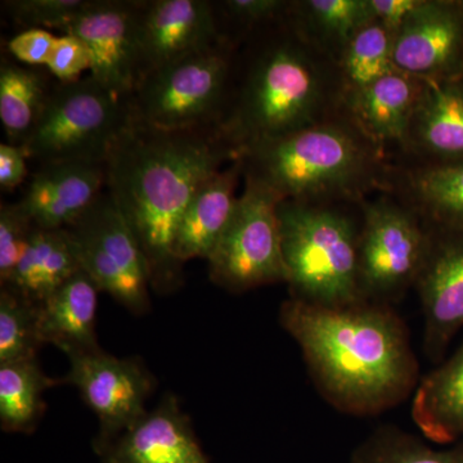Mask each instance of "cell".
<instances>
[{
    "label": "cell",
    "mask_w": 463,
    "mask_h": 463,
    "mask_svg": "<svg viewBox=\"0 0 463 463\" xmlns=\"http://www.w3.org/2000/svg\"><path fill=\"white\" fill-rule=\"evenodd\" d=\"M132 118V99H121L90 75L71 83L56 81L24 147L38 165L63 161L106 163Z\"/></svg>",
    "instance_id": "cell-6"
},
{
    "label": "cell",
    "mask_w": 463,
    "mask_h": 463,
    "mask_svg": "<svg viewBox=\"0 0 463 463\" xmlns=\"http://www.w3.org/2000/svg\"><path fill=\"white\" fill-rule=\"evenodd\" d=\"M88 5V0H7L2 3L9 20L20 32L60 29Z\"/></svg>",
    "instance_id": "cell-32"
},
{
    "label": "cell",
    "mask_w": 463,
    "mask_h": 463,
    "mask_svg": "<svg viewBox=\"0 0 463 463\" xmlns=\"http://www.w3.org/2000/svg\"><path fill=\"white\" fill-rule=\"evenodd\" d=\"M236 160L218 127L163 130L133 118L116 139L106 158V190L138 241L157 294H172L184 282L173 245L192 197Z\"/></svg>",
    "instance_id": "cell-1"
},
{
    "label": "cell",
    "mask_w": 463,
    "mask_h": 463,
    "mask_svg": "<svg viewBox=\"0 0 463 463\" xmlns=\"http://www.w3.org/2000/svg\"><path fill=\"white\" fill-rule=\"evenodd\" d=\"M81 270L65 230L33 228L7 288L42 306L58 288Z\"/></svg>",
    "instance_id": "cell-24"
},
{
    "label": "cell",
    "mask_w": 463,
    "mask_h": 463,
    "mask_svg": "<svg viewBox=\"0 0 463 463\" xmlns=\"http://www.w3.org/2000/svg\"><path fill=\"white\" fill-rule=\"evenodd\" d=\"M47 70L60 83H71L83 78L84 71H90V50L76 36L61 33L52 51Z\"/></svg>",
    "instance_id": "cell-34"
},
{
    "label": "cell",
    "mask_w": 463,
    "mask_h": 463,
    "mask_svg": "<svg viewBox=\"0 0 463 463\" xmlns=\"http://www.w3.org/2000/svg\"><path fill=\"white\" fill-rule=\"evenodd\" d=\"M431 228L403 201H362L358 288L364 303L390 306L416 286L428 258Z\"/></svg>",
    "instance_id": "cell-8"
},
{
    "label": "cell",
    "mask_w": 463,
    "mask_h": 463,
    "mask_svg": "<svg viewBox=\"0 0 463 463\" xmlns=\"http://www.w3.org/2000/svg\"><path fill=\"white\" fill-rule=\"evenodd\" d=\"M219 36L240 47L251 33L288 14V0H213Z\"/></svg>",
    "instance_id": "cell-31"
},
{
    "label": "cell",
    "mask_w": 463,
    "mask_h": 463,
    "mask_svg": "<svg viewBox=\"0 0 463 463\" xmlns=\"http://www.w3.org/2000/svg\"><path fill=\"white\" fill-rule=\"evenodd\" d=\"M403 151L419 163L463 160V78L423 80Z\"/></svg>",
    "instance_id": "cell-18"
},
{
    "label": "cell",
    "mask_w": 463,
    "mask_h": 463,
    "mask_svg": "<svg viewBox=\"0 0 463 463\" xmlns=\"http://www.w3.org/2000/svg\"><path fill=\"white\" fill-rule=\"evenodd\" d=\"M35 228L21 206L2 203L0 206V283L5 285L16 269Z\"/></svg>",
    "instance_id": "cell-33"
},
{
    "label": "cell",
    "mask_w": 463,
    "mask_h": 463,
    "mask_svg": "<svg viewBox=\"0 0 463 463\" xmlns=\"http://www.w3.org/2000/svg\"><path fill=\"white\" fill-rule=\"evenodd\" d=\"M344 99L398 72L392 62V33L380 21L365 24L337 63Z\"/></svg>",
    "instance_id": "cell-28"
},
{
    "label": "cell",
    "mask_w": 463,
    "mask_h": 463,
    "mask_svg": "<svg viewBox=\"0 0 463 463\" xmlns=\"http://www.w3.org/2000/svg\"><path fill=\"white\" fill-rule=\"evenodd\" d=\"M57 36L45 29H27L9 39L7 48L11 56L32 67H45L50 61Z\"/></svg>",
    "instance_id": "cell-35"
},
{
    "label": "cell",
    "mask_w": 463,
    "mask_h": 463,
    "mask_svg": "<svg viewBox=\"0 0 463 463\" xmlns=\"http://www.w3.org/2000/svg\"><path fill=\"white\" fill-rule=\"evenodd\" d=\"M141 81L221 41L213 0H139Z\"/></svg>",
    "instance_id": "cell-15"
},
{
    "label": "cell",
    "mask_w": 463,
    "mask_h": 463,
    "mask_svg": "<svg viewBox=\"0 0 463 463\" xmlns=\"http://www.w3.org/2000/svg\"><path fill=\"white\" fill-rule=\"evenodd\" d=\"M392 62L421 80L463 78V2L421 0L392 35Z\"/></svg>",
    "instance_id": "cell-13"
},
{
    "label": "cell",
    "mask_w": 463,
    "mask_h": 463,
    "mask_svg": "<svg viewBox=\"0 0 463 463\" xmlns=\"http://www.w3.org/2000/svg\"><path fill=\"white\" fill-rule=\"evenodd\" d=\"M56 79L47 67L2 58L0 121L11 145L25 146L41 120Z\"/></svg>",
    "instance_id": "cell-26"
},
{
    "label": "cell",
    "mask_w": 463,
    "mask_h": 463,
    "mask_svg": "<svg viewBox=\"0 0 463 463\" xmlns=\"http://www.w3.org/2000/svg\"><path fill=\"white\" fill-rule=\"evenodd\" d=\"M350 463H463V439L435 449L397 426L383 425L356 447Z\"/></svg>",
    "instance_id": "cell-29"
},
{
    "label": "cell",
    "mask_w": 463,
    "mask_h": 463,
    "mask_svg": "<svg viewBox=\"0 0 463 463\" xmlns=\"http://www.w3.org/2000/svg\"><path fill=\"white\" fill-rule=\"evenodd\" d=\"M81 270L136 316L151 309L149 274L138 241L108 190L65 228Z\"/></svg>",
    "instance_id": "cell-10"
},
{
    "label": "cell",
    "mask_w": 463,
    "mask_h": 463,
    "mask_svg": "<svg viewBox=\"0 0 463 463\" xmlns=\"http://www.w3.org/2000/svg\"><path fill=\"white\" fill-rule=\"evenodd\" d=\"M237 50L221 39L151 72L134 91L133 118L163 130L219 128L230 99Z\"/></svg>",
    "instance_id": "cell-7"
},
{
    "label": "cell",
    "mask_w": 463,
    "mask_h": 463,
    "mask_svg": "<svg viewBox=\"0 0 463 463\" xmlns=\"http://www.w3.org/2000/svg\"><path fill=\"white\" fill-rule=\"evenodd\" d=\"M289 21L300 35L337 66L356 33L373 20L370 0L289 2Z\"/></svg>",
    "instance_id": "cell-25"
},
{
    "label": "cell",
    "mask_w": 463,
    "mask_h": 463,
    "mask_svg": "<svg viewBox=\"0 0 463 463\" xmlns=\"http://www.w3.org/2000/svg\"><path fill=\"white\" fill-rule=\"evenodd\" d=\"M341 112L337 66L300 35L286 14L237 50L219 130L240 157L250 147Z\"/></svg>",
    "instance_id": "cell-3"
},
{
    "label": "cell",
    "mask_w": 463,
    "mask_h": 463,
    "mask_svg": "<svg viewBox=\"0 0 463 463\" xmlns=\"http://www.w3.org/2000/svg\"><path fill=\"white\" fill-rule=\"evenodd\" d=\"M281 197L245 178V191L209 261L210 279L240 294L260 286L286 283L279 203Z\"/></svg>",
    "instance_id": "cell-9"
},
{
    "label": "cell",
    "mask_w": 463,
    "mask_h": 463,
    "mask_svg": "<svg viewBox=\"0 0 463 463\" xmlns=\"http://www.w3.org/2000/svg\"><path fill=\"white\" fill-rule=\"evenodd\" d=\"M106 185V163L44 164L33 174L18 205L35 227L65 230L96 203Z\"/></svg>",
    "instance_id": "cell-16"
},
{
    "label": "cell",
    "mask_w": 463,
    "mask_h": 463,
    "mask_svg": "<svg viewBox=\"0 0 463 463\" xmlns=\"http://www.w3.org/2000/svg\"><path fill=\"white\" fill-rule=\"evenodd\" d=\"M99 289L79 270L41 306L39 335L67 356L100 349L96 334Z\"/></svg>",
    "instance_id": "cell-21"
},
{
    "label": "cell",
    "mask_w": 463,
    "mask_h": 463,
    "mask_svg": "<svg viewBox=\"0 0 463 463\" xmlns=\"http://www.w3.org/2000/svg\"><path fill=\"white\" fill-rule=\"evenodd\" d=\"M30 160L24 146L11 145L5 142L0 145V187L3 191H11L20 187L25 182Z\"/></svg>",
    "instance_id": "cell-36"
},
{
    "label": "cell",
    "mask_w": 463,
    "mask_h": 463,
    "mask_svg": "<svg viewBox=\"0 0 463 463\" xmlns=\"http://www.w3.org/2000/svg\"><path fill=\"white\" fill-rule=\"evenodd\" d=\"M70 371L63 385H72L96 413L99 432L94 439L96 453L130 430L147 414L146 401L155 380L139 358H116L102 349L69 356Z\"/></svg>",
    "instance_id": "cell-11"
},
{
    "label": "cell",
    "mask_w": 463,
    "mask_h": 463,
    "mask_svg": "<svg viewBox=\"0 0 463 463\" xmlns=\"http://www.w3.org/2000/svg\"><path fill=\"white\" fill-rule=\"evenodd\" d=\"M97 455L103 463H209L190 417L172 392Z\"/></svg>",
    "instance_id": "cell-17"
},
{
    "label": "cell",
    "mask_w": 463,
    "mask_h": 463,
    "mask_svg": "<svg viewBox=\"0 0 463 463\" xmlns=\"http://www.w3.org/2000/svg\"><path fill=\"white\" fill-rule=\"evenodd\" d=\"M399 179L403 203L426 223L463 230V160L419 163L407 167Z\"/></svg>",
    "instance_id": "cell-23"
},
{
    "label": "cell",
    "mask_w": 463,
    "mask_h": 463,
    "mask_svg": "<svg viewBox=\"0 0 463 463\" xmlns=\"http://www.w3.org/2000/svg\"><path fill=\"white\" fill-rule=\"evenodd\" d=\"M422 90L421 79L394 72L344 99L343 111L383 151L389 145L403 149Z\"/></svg>",
    "instance_id": "cell-19"
},
{
    "label": "cell",
    "mask_w": 463,
    "mask_h": 463,
    "mask_svg": "<svg viewBox=\"0 0 463 463\" xmlns=\"http://www.w3.org/2000/svg\"><path fill=\"white\" fill-rule=\"evenodd\" d=\"M429 225L430 249L414 288L425 319L423 350L440 362L463 327V230Z\"/></svg>",
    "instance_id": "cell-14"
},
{
    "label": "cell",
    "mask_w": 463,
    "mask_h": 463,
    "mask_svg": "<svg viewBox=\"0 0 463 463\" xmlns=\"http://www.w3.org/2000/svg\"><path fill=\"white\" fill-rule=\"evenodd\" d=\"M241 176L242 164L233 161L210 176L192 197L174 237L173 254L179 263L196 258L207 260L214 251L236 209Z\"/></svg>",
    "instance_id": "cell-20"
},
{
    "label": "cell",
    "mask_w": 463,
    "mask_h": 463,
    "mask_svg": "<svg viewBox=\"0 0 463 463\" xmlns=\"http://www.w3.org/2000/svg\"><path fill=\"white\" fill-rule=\"evenodd\" d=\"M279 323L300 346L322 397L341 412H385L419 385L410 332L390 306L330 307L289 298Z\"/></svg>",
    "instance_id": "cell-2"
},
{
    "label": "cell",
    "mask_w": 463,
    "mask_h": 463,
    "mask_svg": "<svg viewBox=\"0 0 463 463\" xmlns=\"http://www.w3.org/2000/svg\"><path fill=\"white\" fill-rule=\"evenodd\" d=\"M63 385L43 373L38 358L0 364V425L7 432L30 434L47 410L45 390Z\"/></svg>",
    "instance_id": "cell-27"
},
{
    "label": "cell",
    "mask_w": 463,
    "mask_h": 463,
    "mask_svg": "<svg viewBox=\"0 0 463 463\" xmlns=\"http://www.w3.org/2000/svg\"><path fill=\"white\" fill-rule=\"evenodd\" d=\"M421 0H370L374 20L380 21L394 35Z\"/></svg>",
    "instance_id": "cell-37"
},
{
    "label": "cell",
    "mask_w": 463,
    "mask_h": 463,
    "mask_svg": "<svg viewBox=\"0 0 463 463\" xmlns=\"http://www.w3.org/2000/svg\"><path fill=\"white\" fill-rule=\"evenodd\" d=\"M138 9L139 0H88L58 29L87 45L91 78L125 99L141 83Z\"/></svg>",
    "instance_id": "cell-12"
},
{
    "label": "cell",
    "mask_w": 463,
    "mask_h": 463,
    "mask_svg": "<svg viewBox=\"0 0 463 463\" xmlns=\"http://www.w3.org/2000/svg\"><path fill=\"white\" fill-rule=\"evenodd\" d=\"M361 201L281 200L279 203L286 285L291 298L340 307L364 303L358 288Z\"/></svg>",
    "instance_id": "cell-5"
},
{
    "label": "cell",
    "mask_w": 463,
    "mask_h": 463,
    "mask_svg": "<svg viewBox=\"0 0 463 463\" xmlns=\"http://www.w3.org/2000/svg\"><path fill=\"white\" fill-rule=\"evenodd\" d=\"M412 420L423 438L447 446L463 439V344L420 380L412 397Z\"/></svg>",
    "instance_id": "cell-22"
},
{
    "label": "cell",
    "mask_w": 463,
    "mask_h": 463,
    "mask_svg": "<svg viewBox=\"0 0 463 463\" xmlns=\"http://www.w3.org/2000/svg\"><path fill=\"white\" fill-rule=\"evenodd\" d=\"M41 306L7 288L0 291V364L36 358Z\"/></svg>",
    "instance_id": "cell-30"
},
{
    "label": "cell",
    "mask_w": 463,
    "mask_h": 463,
    "mask_svg": "<svg viewBox=\"0 0 463 463\" xmlns=\"http://www.w3.org/2000/svg\"><path fill=\"white\" fill-rule=\"evenodd\" d=\"M243 178L261 183L281 200L364 201L392 188L383 149L344 111L273 141L243 151Z\"/></svg>",
    "instance_id": "cell-4"
}]
</instances>
